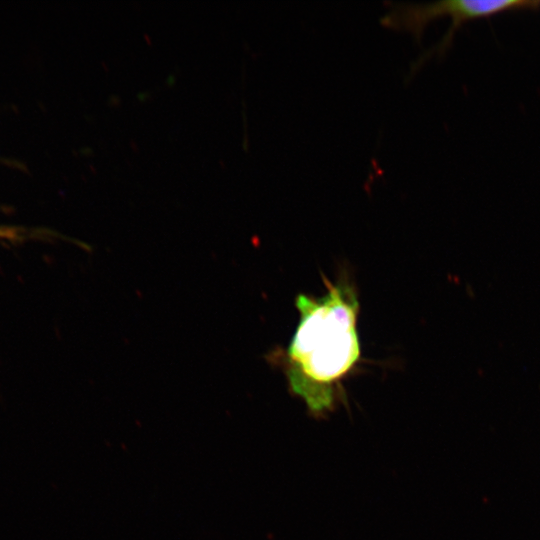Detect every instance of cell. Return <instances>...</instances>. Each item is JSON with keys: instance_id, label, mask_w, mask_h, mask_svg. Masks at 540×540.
Wrapping results in <instances>:
<instances>
[{"instance_id": "6da1fadb", "label": "cell", "mask_w": 540, "mask_h": 540, "mask_svg": "<svg viewBox=\"0 0 540 540\" xmlns=\"http://www.w3.org/2000/svg\"><path fill=\"white\" fill-rule=\"evenodd\" d=\"M324 282V294L296 296L298 323L282 357L290 392L316 418L337 407L342 383L361 359L356 289L346 278Z\"/></svg>"}, {"instance_id": "3957f363", "label": "cell", "mask_w": 540, "mask_h": 540, "mask_svg": "<svg viewBox=\"0 0 540 540\" xmlns=\"http://www.w3.org/2000/svg\"><path fill=\"white\" fill-rule=\"evenodd\" d=\"M0 238L18 239L19 233L12 228H0Z\"/></svg>"}, {"instance_id": "7a4b0ae2", "label": "cell", "mask_w": 540, "mask_h": 540, "mask_svg": "<svg viewBox=\"0 0 540 540\" xmlns=\"http://www.w3.org/2000/svg\"><path fill=\"white\" fill-rule=\"evenodd\" d=\"M539 1L530 0H443L430 3H393L381 18L382 26L410 33L417 42L421 41L427 25L435 19L449 16L452 24L442 40L419 56L410 66L409 77L433 54L442 55L452 44L457 30L466 21L490 17L508 10L537 9Z\"/></svg>"}]
</instances>
